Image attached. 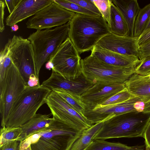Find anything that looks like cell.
<instances>
[{
    "label": "cell",
    "mask_w": 150,
    "mask_h": 150,
    "mask_svg": "<svg viewBox=\"0 0 150 150\" xmlns=\"http://www.w3.org/2000/svg\"><path fill=\"white\" fill-rule=\"evenodd\" d=\"M150 56V42L139 46L138 58L140 60Z\"/></svg>",
    "instance_id": "33"
},
{
    "label": "cell",
    "mask_w": 150,
    "mask_h": 150,
    "mask_svg": "<svg viewBox=\"0 0 150 150\" xmlns=\"http://www.w3.org/2000/svg\"><path fill=\"white\" fill-rule=\"evenodd\" d=\"M110 32L121 36H128L129 30L127 23L122 13L112 3L111 6Z\"/></svg>",
    "instance_id": "22"
},
{
    "label": "cell",
    "mask_w": 150,
    "mask_h": 150,
    "mask_svg": "<svg viewBox=\"0 0 150 150\" xmlns=\"http://www.w3.org/2000/svg\"><path fill=\"white\" fill-rule=\"evenodd\" d=\"M20 150H32L30 144L26 139L21 141Z\"/></svg>",
    "instance_id": "40"
},
{
    "label": "cell",
    "mask_w": 150,
    "mask_h": 150,
    "mask_svg": "<svg viewBox=\"0 0 150 150\" xmlns=\"http://www.w3.org/2000/svg\"><path fill=\"white\" fill-rule=\"evenodd\" d=\"M91 55L108 64L125 68H136L141 62L137 57L120 54L96 45Z\"/></svg>",
    "instance_id": "17"
},
{
    "label": "cell",
    "mask_w": 150,
    "mask_h": 150,
    "mask_svg": "<svg viewBox=\"0 0 150 150\" xmlns=\"http://www.w3.org/2000/svg\"><path fill=\"white\" fill-rule=\"evenodd\" d=\"M53 118L47 127L25 139L32 150H68L82 132Z\"/></svg>",
    "instance_id": "3"
},
{
    "label": "cell",
    "mask_w": 150,
    "mask_h": 150,
    "mask_svg": "<svg viewBox=\"0 0 150 150\" xmlns=\"http://www.w3.org/2000/svg\"><path fill=\"white\" fill-rule=\"evenodd\" d=\"M104 120L82 131L68 150H86L93 141V137L101 127Z\"/></svg>",
    "instance_id": "21"
},
{
    "label": "cell",
    "mask_w": 150,
    "mask_h": 150,
    "mask_svg": "<svg viewBox=\"0 0 150 150\" xmlns=\"http://www.w3.org/2000/svg\"><path fill=\"white\" fill-rule=\"evenodd\" d=\"M21 141L15 140L0 146V150H20Z\"/></svg>",
    "instance_id": "34"
},
{
    "label": "cell",
    "mask_w": 150,
    "mask_h": 150,
    "mask_svg": "<svg viewBox=\"0 0 150 150\" xmlns=\"http://www.w3.org/2000/svg\"><path fill=\"white\" fill-rule=\"evenodd\" d=\"M125 88L124 83H97L82 94L80 98L85 104L101 105Z\"/></svg>",
    "instance_id": "15"
},
{
    "label": "cell",
    "mask_w": 150,
    "mask_h": 150,
    "mask_svg": "<svg viewBox=\"0 0 150 150\" xmlns=\"http://www.w3.org/2000/svg\"><path fill=\"white\" fill-rule=\"evenodd\" d=\"M124 83L130 94L140 98L144 104L150 100V75L134 73Z\"/></svg>",
    "instance_id": "18"
},
{
    "label": "cell",
    "mask_w": 150,
    "mask_h": 150,
    "mask_svg": "<svg viewBox=\"0 0 150 150\" xmlns=\"http://www.w3.org/2000/svg\"><path fill=\"white\" fill-rule=\"evenodd\" d=\"M145 149V145L129 146L119 142H110L105 140H93L86 150H138Z\"/></svg>",
    "instance_id": "23"
},
{
    "label": "cell",
    "mask_w": 150,
    "mask_h": 150,
    "mask_svg": "<svg viewBox=\"0 0 150 150\" xmlns=\"http://www.w3.org/2000/svg\"><path fill=\"white\" fill-rule=\"evenodd\" d=\"M140 60L135 68V73L143 76L150 75V56Z\"/></svg>",
    "instance_id": "31"
},
{
    "label": "cell",
    "mask_w": 150,
    "mask_h": 150,
    "mask_svg": "<svg viewBox=\"0 0 150 150\" xmlns=\"http://www.w3.org/2000/svg\"><path fill=\"white\" fill-rule=\"evenodd\" d=\"M150 120V113L137 110L112 116L104 121L93 140L143 137Z\"/></svg>",
    "instance_id": "2"
},
{
    "label": "cell",
    "mask_w": 150,
    "mask_h": 150,
    "mask_svg": "<svg viewBox=\"0 0 150 150\" xmlns=\"http://www.w3.org/2000/svg\"><path fill=\"white\" fill-rule=\"evenodd\" d=\"M19 0H4L10 14L13 11Z\"/></svg>",
    "instance_id": "39"
},
{
    "label": "cell",
    "mask_w": 150,
    "mask_h": 150,
    "mask_svg": "<svg viewBox=\"0 0 150 150\" xmlns=\"http://www.w3.org/2000/svg\"><path fill=\"white\" fill-rule=\"evenodd\" d=\"M50 115L36 114L20 127L22 132L17 140L23 141L47 127L53 120V118H50Z\"/></svg>",
    "instance_id": "20"
},
{
    "label": "cell",
    "mask_w": 150,
    "mask_h": 150,
    "mask_svg": "<svg viewBox=\"0 0 150 150\" xmlns=\"http://www.w3.org/2000/svg\"><path fill=\"white\" fill-rule=\"evenodd\" d=\"M12 62L19 71L26 85L32 75L37 76L34 54L27 38L14 35L5 45Z\"/></svg>",
    "instance_id": "7"
},
{
    "label": "cell",
    "mask_w": 150,
    "mask_h": 150,
    "mask_svg": "<svg viewBox=\"0 0 150 150\" xmlns=\"http://www.w3.org/2000/svg\"><path fill=\"white\" fill-rule=\"evenodd\" d=\"M69 28V22L53 29L37 30L28 37L33 48L38 78L42 66L68 37Z\"/></svg>",
    "instance_id": "5"
},
{
    "label": "cell",
    "mask_w": 150,
    "mask_h": 150,
    "mask_svg": "<svg viewBox=\"0 0 150 150\" xmlns=\"http://www.w3.org/2000/svg\"><path fill=\"white\" fill-rule=\"evenodd\" d=\"M143 111L150 113V100L144 104Z\"/></svg>",
    "instance_id": "41"
},
{
    "label": "cell",
    "mask_w": 150,
    "mask_h": 150,
    "mask_svg": "<svg viewBox=\"0 0 150 150\" xmlns=\"http://www.w3.org/2000/svg\"><path fill=\"white\" fill-rule=\"evenodd\" d=\"M0 6L1 8L0 16V31L2 32L4 30L5 26L4 22V9L6 6L4 0H0Z\"/></svg>",
    "instance_id": "37"
},
{
    "label": "cell",
    "mask_w": 150,
    "mask_h": 150,
    "mask_svg": "<svg viewBox=\"0 0 150 150\" xmlns=\"http://www.w3.org/2000/svg\"><path fill=\"white\" fill-rule=\"evenodd\" d=\"M26 88L25 82L12 62L8 70L5 85L0 92L1 126H5L12 106Z\"/></svg>",
    "instance_id": "10"
},
{
    "label": "cell",
    "mask_w": 150,
    "mask_h": 150,
    "mask_svg": "<svg viewBox=\"0 0 150 150\" xmlns=\"http://www.w3.org/2000/svg\"><path fill=\"white\" fill-rule=\"evenodd\" d=\"M150 20V3L140 8L135 21L133 37H139L142 33Z\"/></svg>",
    "instance_id": "25"
},
{
    "label": "cell",
    "mask_w": 150,
    "mask_h": 150,
    "mask_svg": "<svg viewBox=\"0 0 150 150\" xmlns=\"http://www.w3.org/2000/svg\"><path fill=\"white\" fill-rule=\"evenodd\" d=\"M123 16L127 25L128 36L133 37L134 25L136 17L140 9L137 0H112Z\"/></svg>",
    "instance_id": "19"
},
{
    "label": "cell",
    "mask_w": 150,
    "mask_h": 150,
    "mask_svg": "<svg viewBox=\"0 0 150 150\" xmlns=\"http://www.w3.org/2000/svg\"><path fill=\"white\" fill-rule=\"evenodd\" d=\"M51 91L57 93L72 108L83 115L85 110V104L81 100L80 96L71 93L61 88H54Z\"/></svg>",
    "instance_id": "24"
},
{
    "label": "cell",
    "mask_w": 150,
    "mask_h": 150,
    "mask_svg": "<svg viewBox=\"0 0 150 150\" xmlns=\"http://www.w3.org/2000/svg\"><path fill=\"white\" fill-rule=\"evenodd\" d=\"M20 127L7 128L5 126L1 129L0 146L10 142L17 140L22 133Z\"/></svg>",
    "instance_id": "27"
},
{
    "label": "cell",
    "mask_w": 150,
    "mask_h": 150,
    "mask_svg": "<svg viewBox=\"0 0 150 150\" xmlns=\"http://www.w3.org/2000/svg\"><path fill=\"white\" fill-rule=\"evenodd\" d=\"M52 1L62 8L75 13L94 16H100L68 0Z\"/></svg>",
    "instance_id": "28"
},
{
    "label": "cell",
    "mask_w": 150,
    "mask_h": 150,
    "mask_svg": "<svg viewBox=\"0 0 150 150\" xmlns=\"http://www.w3.org/2000/svg\"><path fill=\"white\" fill-rule=\"evenodd\" d=\"M11 30L12 32L16 31L19 29V27L17 24H15L11 27Z\"/></svg>",
    "instance_id": "43"
},
{
    "label": "cell",
    "mask_w": 150,
    "mask_h": 150,
    "mask_svg": "<svg viewBox=\"0 0 150 150\" xmlns=\"http://www.w3.org/2000/svg\"><path fill=\"white\" fill-rule=\"evenodd\" d=\"M131 96L132 95L125 88L100 105L105 106L120 103L128 100Z\"/></svg>",
    "instance_id": "30"
},
{
    "label": "cell",
    "mask_w": 150,
    "mask_h": 150,
    "mask_svg": "<svg viewBox=\"0 0 150 150\" xmlns=\"http://www.w3.org/2000/svg\"><path fill=\"white\" fill-rule=\"evenodd\" d=\"M46 103L53 118L62 121L80 132L90 128L94 125L54 91H52L47 97Z\"/></svg>",
    "instance_id": "9"
},
{
    "label": "cell",
    "mask_w": 150,
    "mask_h": 150,
    "mask_svg": "<svg viewBox=\"0 0 150 150\" xmlns=\"http://www.w3.org/2000/svg\"><path fill=\"white\" fill-rule=\"evenodd\" d=\"M52 70L50 76L44 81L41 85L51 90L61 88L74 94L81 96L94 85L82 73L75 79L65 78L59 74Z\"/></svg>",
    "instance_id": "13"
},
{
    "label": "cell",
    "mask_w": 150,
    "mask_h": 150,
    "mask_svg": "<svg viewBox=\"0 0 150 150\" xmlns=\"http://www.w3.org/2000/svg\"><path fill=\"white\" fill-rule=\"evenodd\" d=\"M45 67L46 68L49 70H50L51 69H52L53 67L52 63L50 61L47 62V63L46 64Z\"/></svg>",
    "instance_id": "42"
},
{
    "label": "cell",
    "mask_w": 150,
    "mask_h": 150,
    "mask_svg": "<svg viewBox=\"0 0 150 150\" xmlns=\"http://www.w3.org/2000/svg\"><path fill=\"white\" fill-rule=\"evenodd\" d=\"M138 150H146L145 149H144Z\"/></svg>",
    "instance_id": "45"
},
{
    "label": "cell",
    "mask_w": 150,
    "mask_h": 150,
    "mask_svg": "<svg viewBox=\"0 0 150 150\" xmlns=\"http://www.w3.org/2000/svg\"><path fill=\"white\" fill-rule=\"evenodd\" d=\"M92 0L109 27L110 24L111 8L112 4V0Z\"/></svg>",
    "instance_id": "29"
},
{
    "label": "cell",
    "mask_w": 150,
    "mask_h": 150,
    "mask_svg": "<svg viewBox=\"0 0 150 150\" xmlns=\"http://www.w3.org/2000/svg\"><path fill=\"white\" fill-rule=\"evenodd\" d=\"M76 4L87 10L91 11L99 16L102 15L93 1V0H68Z\"/></svg>",
    "instance_id": "32"
},
{
    "label": "cell",
    "mask_w": 150,
    "mask_h": 150,
    "mask_svg": "<svg viewBox=\"0 0 150 150\" xmlns=\"http://www.w3.org/2000/svg\"><path fill=\"white\" fill-rule=\"evenodd\" d=\"M81 60L78 51L68 37L49 61L53 64L52 70L65 78L73 79L78 77L83 73Z\"/></svg>",
    "instance_id": "8"
},
{
    "label": "cell",
    "mask_w": 150,
    "mask_h": 150,
    "mask_svg": "<svg viewBox=\"0 0 150 150\" xmlns=\"http://www.w3.org/2000/svg\"><path fill=\"white\" fill-rule=\"evenodd\" d=\"M83 73L94 84L124 83L135 73V68H125L106 63L91 55L81 60Z\"/></svg>",
    "instance_id": "6"
},
{
    "label": "cell",
    "mask_w": 150,
    "mask_h": 150,
    "mask_svg": "<svg viewBox=\"0 0 150 150\" xmlns=\"http://www.w3.org/2000/svg\"><path fill=\"white\" fill-rule=\"evenodd\" d=\"M150 28V20L149 23L147 24L145 30L148 29V28Z\"/></svg>",
    "instance_id": "44"
},
{
    "label": "cell",
    "mask_w": 150,
    "mask_h": 150,
    "mask_svg": "<svg viewBox=\"0 0 150 150\" xmlns=\"http://www.w3.org/2000/svg\"><path fill=\"white\" fill-rule=\"evenodd\" d=\"M12 62L5 45L0 53V92L4 88L8 68Z\"/></svg>",
    "instance_id": "26"
},
{
    "label": "cell",
    "mask_w": 150,
    "mask_h": 150,
    "mask_svg": "<svg viewBox=\"0 0 150 150\" xmlns=\"http://www.w3.org/2000/svg\"><path fill=\"white\" fill-rule=\"evenodd\" d=\"M40 85L39 79L35 75H32L30 77L26 85V88L32 87Z\"/></svg>",
    "instance_id": "38"
},
{
    "label": "cell",
    "mask_w": 150,
    "mask_h": 150,
    "mask_svg": "<svg viewBox=\"0 0 150 150\" xmlns=\"http://www.w3.org/2000/svg\"><path fill=\"white\" fill-rule=\"evenodd\" d=\"M52 2V0H19L13 11L6 18V25L11 27L32 17Z\"/></svg>",
    "instance_id": "16"
},
{
    "label": "cell",
    "mask_w": 150,
    "mask_h": 150,
    "mask_svg": "<svg viewBox=\"0 0 150 150\" xmlns=\"http://www.w3.org/2000/svg\"><path fill=\"white\" fill-rule=\"evenodd\" d=\"M150 42V28L145 30L138 37L137 42L139 46Z\"/></svg>",
    "instance_id": "35"
},
{
    "label": "cell",
    "mask_w": 150,
    "mask_h": 150,
    "mask_svg": "<svg viewBox=\"0 0 150 150\" xmlns=\"http://www.w3.org/2000/svg\"><path fill=\"white\" fill-rule=\"evenodd\" d=\"M138 38L121 36L111 33L102 38L97 45L101 47L122 54L138 57Z\"/></svg>",
    "instance_id": "14"
},
{
    "label": "cell",
    "mask_w": 150,
    "mask_h": 150,
    "mask_svg": "<svg viewBox=\"0 0 150 150\" xmlns=\"http://www.w3.org/2000/svg\"><path fill=\"white\" fill-rule=\"evenodd\" d=\"M143 137L144 139L145 149L150 150V120L145 129Z\"/></svg>",
    "instance_id": "36"
},
{
    "label": "cell",
    "mask_w": 150,
    "mask_h": 150,
    "mask_svg": "<svg viewBox=\"0 0 150 150\" xmlns=\"http://www.w3.org/2000/svg\"><path fill=\"white\" fill-rule=\"evenodd\" d=\"M75 13L53 1L31 17L26 23V27L37 30L52 29L69 22Z\"/></svg>",
    "instance_id": "11"
},
{
    "label": "cell",
    "mask_w": 150,
    "mask_h": 150,
    "mask_svg": "<svg viewBox=\"0 0 150 150\" xmlns=\"http://www.w3.org/2000/svg\"><path fill=\"white\" fill-rule=\"evenodd\" d=\"M140 102V98L132 95L128 100L116 104L105 106L85 104V110L83 115L94 124L114 115L138 111L136 104Z\"/></svg>",
    "instance_id": "12"
},
{
    "label": "cell",
    "mask_w": 150,
    "mask_h": 150,
    "mask_svg": "<svg viewBox=\"0 0 150 150\" xmlns=\"http://www.w3.org/2000/svg\"><path fill=\"white\" fill-rule=\"evenodd\" d=\"M52 91L41 85L26 88L14 103L5 126L19 127L31 119L46 103Z\"/></svg>",
    "instance_id": "4"
},
{
    "label": "cell",
    "mask_w": 150,
    "mask_h": 150,
    "mask_svg": "<svg viewBox=\"0 0 150 150\" xmlns=\"http://www.w3.org/2000/svg\"><path fill=\"white\" fill-rule=\"evenodd\" d=\"M110 33L102 16L76 13L69 21L68 38L79 54L91 50L104 36Z\"/></svg>",
    "instance_id": "1"
}]
</instances>
